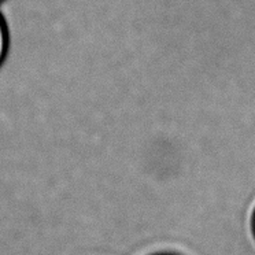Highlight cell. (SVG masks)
I'll use <instances>...</instances> for the list:
<instances>
[{
  "label": "cell",
  "instance_id": "cell-2",
  "mask_svg": "<svg viewBox=\"0 0 255 255\" xmlns=\"http://www.w3.org/2000/svg\"><path fill=\"white\" fill-rule=\"evenodd\" d=\"M251 231H253V235H254L255 239V209L253 211V216H251Z\"/></svg>",
  "mask_w": 255,
  "mask_h": 255
},
{
  "label": "cell",
  "instance_id": "cell-3",
  "mask_svg": "<svg viewBox=\"0 0 255 255\" xmlns=\"http://www.w3.org/2000/svg\"><path fill=\"white\" fill-rule=\"evenodd\" d=\"M151 255H180L177 253H172V251H161V253H154Z\"/></svg>",
  "mask_w": 255,
  "mask_h": 255
},
{
  "label": "cell",
  "instance_id": "cell-4",
  "mask_svg": "<svg viewBox=\"0 0 255 255\" xmlns=\"http://www.w3.org/2000/svg\"><path fill=\"white\" fill-rule=\"evenodd\" d=\"M1 1H4V0H0V3H1Z\"/></svg>",
  "mask_w": 255,
  "mask_h": 255
},
{
  "label": "cell",
  "instance_id": "cell-1",
  "mask_svg": "<svg viewBox=\"0 0 255 255\" xmlns=\"http://www.w3.org/2000/svg\"><path fill=\"white\" fill-rule=\"evenodd\" d=\"M10 50V32L4 17L0 14V67L6 62Z\"/></svg>",
  "mask_w": 255,
  "mask_h": 255
}]
</instances>
